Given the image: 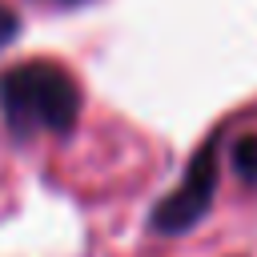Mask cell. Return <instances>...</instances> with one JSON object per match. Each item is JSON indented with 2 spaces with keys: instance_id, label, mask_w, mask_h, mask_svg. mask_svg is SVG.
<instances>
[{
  "instance_id": "cell-1",
  "label": "cell",
  "mask_w": 257,
  "mask_h": 257,
  "mask_svg": "<svg viewBox=\"0 0 257 257\" xmlns=\"http://www.w3.org/2000/svg\"><path fill=\"white\" fill-rule=\"evenodd\" d=\"M0 112L16 137L68 133L80 112V88L56 60H28L4 72Z\"/></svg>"
},
{
  "instance_id": "cell-2",
  "label": "cell",
  "mask_w": 257,
  "mask_h": 257,
  "mask_svg": "<svg viewBox=\"0 0 257 257\" xmlns=\"http://www.w3.org/2000/svg\"><path fill=\"white\" fill-rule=\"evenodd\" d=\"M213 193H217V141H205L201 153L189 161L185 181L157 205L153 229L157 233H185V229H193L209 213Z\"/></svg>"
},
{
  "instance_id": "cell-3",
  "label": "cell",
  "mask_w": 257,
  "mask_h": 257,
  "mask_svg": "<svg viewBox=\"0 0 257 257\" xmlns=\"http://www.w3.org/2000/svg\"><path fill=\"white\" fill-rule=\"evenodd\" d=\"M233 169L245 181H257V133H249V137H241L233 145Z\"/></svg>"
},
{
  "instance_id": "cell-4",
  "label": "cell",
  "mask_w": 257,
  "mask_h": 257,
  "mask_svg": "<svg viewBox=\"0 0 257 257\" xmlns=\"http://www.w3.org/2000/svg\"><path fill=\"white\" fill-rule=\"evenodd\" d=\"M16 32H20V16H16L8 4H0V48H4Z\"/></svg>"
},
{
  "instance_id": "cell-5",
  "label": "cell",
  "mask_w": 257,
  "mask_h": 257,
  "mask_svg": "<svg viewBox=\"0 0 257 257\" xmlns=\"http://www.w3.org/2000/svg\"><path fill=\"white\" fill-rule=\"evenodd\" d=\"M52 4H76V0H52Z\"/></svg>"
}]
</instances>
